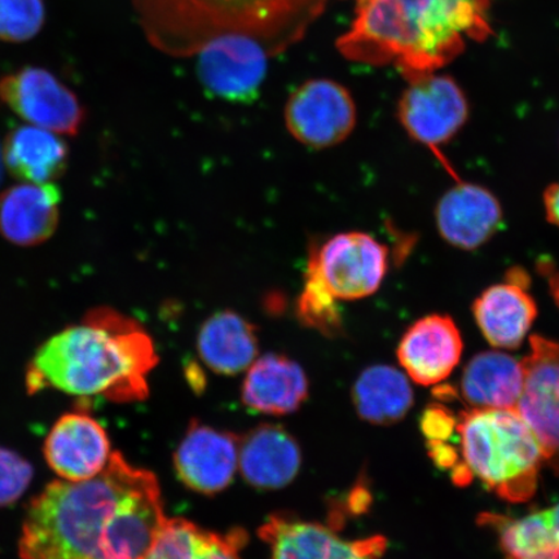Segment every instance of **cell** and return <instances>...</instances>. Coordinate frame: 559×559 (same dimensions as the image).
Wrapping results in <instances>:
<instances>
[{
	"label": "cell",
	"mask_w": 559,
	"mask_h": 559,
	"mask_svg": "<svg viewBox=\"0 0 559 559\" xmlns=\"http://www.w3.org/2000/svg\"><path fill=\"white\" fill-rule=\"evenodd\" d=\"M479 522L498 531L508 559H559V539L551 528L547 510L519 520L485 514Z\"/></svg>",
	"instance_id": "cell-25"
},
{
	"label": "cell",
	"mask_w": 559,
	"mask_h": 559,
	"mask_svg": "<svg viewBox=\"0 0 559 559\" xmlns=\"http://www.w3.org/2000/svg\"><path fill=\"white\" fill-rule=\"evenodd\" d=\"M389 249L365 233H345L312 248L309 264L338 302L374 295L389 271Z\"/></svg>",
	"instance_id": "cell-7"
},
{
	"label": "cell",
	"mask_w": 559,
	"mask_h": 559,
	"mask_svg": "<svg viewBox=\"0 0 559 559\" xmlns=\"http://www.w3.org/2000/svg\"><path fill=\"white\" fill-rule=\"evenodd\" d=\"M430 456L439 467L453 469L459 464L456 450L445 442H428Z\"/></svg>",
	"instance_id": "cell-30"
},
{
	"label": "cell",
	"mask_w": 559,
	"mask_h": 559,
	"mask_svg": "<svg viewBox=\"0 0 559 559\" xmlns=\"http://www.w3.org/2000/svg\"><path fill=\"white\" fill-rule=\"evenodd\" d=\"M33 475L31 463L19 453L0 447V508L16 502L29 488Z\"/></svg>",
	"instance_id": "cell-28"
},
{
	"label": "cell",
	"mask_w": 559,
	"mask_h": 559,
	"mask_svg": "<svg viewBox=\"0 0 559 559\" xmlns=\"http://www.w3.org/2000/svg\"><path fill=\"white\" fill-rule=\"evenodd\" d=\"M61 193L55 183H23L0 193V235L19 247H35L55 234Z\"/></svg>",
	"instance_id": "cell-17"
},
{
	"label": "cell",
	"mask_w": 559,
	"mask_h": 559,
	"mask_svg": "<svg viewBox=\"0 0 559 559\" xmlns=\"http://www.w3.org/2000/svg\"><path fill=\"white\" fill-rule=\"evenodd\" d=\"M362 2V0H358V3Z\"/></svg>",
	"instance_id": "cell-35"
},
{
	"label": "cell",
	"mask_w": 559,
	"mask_h": 559,
	"mask_svg": "<svg viewBox=\"0 0 559 559\" xmlns=\"http://www.w3.org/2000/svg\"><path fill=\"white\" fill-rule=\"evenodd\" d=\"M0 102L27 123L59 135L79 134L86 116L73 91L37 67L3 75Z\"/></svg>",
	"instance_id": "cell-8"
},
{
	"label": "cell",
	"mask_w": 559,
	"mask_h": 559,
	"mask_svg": "<svg viewBox=\"0 0 559 559\" xmlns=\"http://www.w3.org/2000/svg\"><path fill=\"white\" fill-rule=\"evenodd\" d=\"M309 394L304 369L284 355L267 354L250 366L242 402L261 414L283 416L300 407Z\"/></svg>",
	"instance_id": "cell-18"
},
{
	"label": "cell",
	"mask_w": 559,
	"mask_h": 559,
	"mask_svg": "<svg viewBox=\"0 0 559 559\" xmlns=\"http://www.w3.org/2000/svg\"><path fill=\"white\" fill-rule=\"evenodd\" d=\"M253 324L234 311H219L202 324L198 348L215 373L234 376L250 368L260 352Z\"/></svg>",
	"instance_id": "cell-20"
},
{
	"label": "cell",
	"mask_w": 559,
	"mask_h": 559,
	"mask_svg": "<svg viewBox=\"0 0 559 559\" xmlns=\"http://www.w3.org/2000/svg\"><path fill=\"white\" fill-rule=\"evenodd\" d=\"M463 355V338L447 314H429L404 333L397 359L412 381L430 386L447 379Z\"/></svg>",
	"instance_id": "cell-14"
},
{
	"label": "cell",
	"mask_w": 559,
	"mask_h": 559,
	"mask_svg": "<svg viewBox=\"0 0 559 559\" xmlns=\"http://www.w3.org/2000/svg\"><path fill=\"white\" fill-rule=\"evenodd\" d=\"M456 417L442 405H431L421 418V429L428 442H445L456 430Z\"/></svg>",
	"instance_id": "cell-29"
},
{
	"label": "cell",
	"mask_w": 559,
	"mask_h": 559,
	"mask_svg": "<svg viewBox=\"0 0 559 559\" xmlns=\"http://www.w3.org/2000/svg\"><path fill=\"white\" fill-rule=\"evenodd\" d=\"M295 438L276 425H261L250 431L239 449V465L248 484L262 489L288 486L300 467Z\"/></svg>",
	"instance_id": "cell-19"
},
{
	"label": "cell",
	"mask_w": 559,
	"mask_h": 559,
	"mask_svg": "<svg viewBox=\"0 0 559 559\" xmlns=\"http://www.w3.org/2000/svg\"><path fill=\"white\" fill-rule=\"evenodd\" d=\"M544 209L551 225L559 227V181L544 193Z\"/></svg>",
	"instance_id": "cell-31"
},
{
	"label": "cell",
	"mask_w": 559,
	"mask_h": 559,
	"mask_svg": "<svg viewBox=\"0 0 559 559\" xmlns=\"http://www.w3.org/2000/svg\"><path fill=\"white\" fill-rule=\"evenodd\" d=\"M156 365L155 346L134 320L114 310H95L81 325L52 335L37 349L27 368L26 389L29 394L55 389L138 402L148 395L146 376Z\"/></svg>",
	"instance_id": "cell-4"
},
{
	"label": "cell",
	"mask_w": 559,
	"mask_h": 559,
	"mask_svg": "<svg viewBox=\"0 0 559 559\" xmlns=\"http://www.w3.org/2000/svg\"><path fill=\"white\" fill-rule=\"evenodd\" d=\"M542 270L545 277L548 278L551 297H554L556 304L559 307V271H556V269L551 267L548 262L542 264Z\"/></svg>",
	"instance_id": "cell-32"
},
{
	"label": "cell",
	"mask_w": 559,
	"mask_h": 559,
	"mask_svg": "<svg viewBox=\"0 0 559 559\" xmlns=\"http://www.w3.org/2000/svg\"><path fill=\"white\" fill-rule=\"evenodd\" d=\"M522 388V362L500 352L475 355L461 379V394L475 409H515Z\"/></svg>",
	"instance_id": "cell-22"
},
{
	"label": "cell",
	"mask_w": 559,
	"mask_h": 559,
	"mask_svg": "<svg viewBox=\"0 0 559 559\" xmlns=\"http://www.w3.org/2000/svg\"><path fill=\"white\" fill-rule=\"evenodd\" d=\"M488 5V0H362L337 48L361 64H393L411 81L449 64L467 40H485L491 33Z\"/></svg>",
	"instance_id": "cell-3"
},
{
	"label": "cell",
	"mask_w": 559,
	"mask_h": 559,
	"mask_svg": "<svg viewBox=\"0 0 559 559\" xmlns=\"http://www.w3.org/2000/svg\"><path fill=\"white\" fill-rule=\"evenodd\" d=\"M260 535L272 559H377L384 549L382 537L346 542L321 524L285 516H272Z\"/></svg>",
	"instance_id": "cell-15"
},
{
	"label": "cell",
	"mask_w": 559,
	"mask_h": 559,
	"mask_svg": "<svg viewBox=\"0 0 559 559\" xmlns=\"http://www.w3.org/2000/svg\"><path fill=\"white\" fill-rule=\"evenodd\" d=\"M353 400L362 419L373 425H391L408 414L414 405V391L400 370L374 366L355 382Z\"/></svg>",
	"instance_id": "cell-24"
},
{
	"label": "cell",
	"mask_w": 559,
	"mask_h": 559,
	"mask_svg": "<svg viewBox=\"0 0 559 559\" xmlns=\"http://www.w3.org/2000/svg\"><path fill=\"white\" fill-rule=\"evenodd\" d=\"M242 530L221 535L187 520H165L142 559H241Z\"/></svg>",
	"instance_id": "cell-23"
},
{
	"label": "cell",
	"mask_w": 559,
	"mask_h": 559,
	"mask_svg": "<svg viewBox=\"0 0 559 559\" xmlns=\"http://www.w3.org/2000/svg\"><path fill=\"white\" fill-rule=\"evenodd\" d=\"M473 314L481 334L493 347L521 346L537 318L527 272L509 270L504 283L489 286L474 300Z\"/></svg>",
	"instance_id": "cell-11"
},
{
	"label": "cell",
	"mask_w": 559,
	"mask_h": 559,
	"mask_svg": "<svg viewBox=\"0 0 559 559\" xmlns=\"http://www.w3.org/2000/svg\"><path fill=\"white\" fill-rule=\"evenodd\" d=\"M328 0H132L157 51L195 62L201 85L229 103H250L270 62L299 44Z\"/></svg>",
	"instance_id": "cell-1"
},
{
	"label": "cell",
	"mask_w": 559,
	"mask_h": 559,
	"mask_svg": "<svg viewBox=\"0 0 559 559\" xmlns=\"http://www.w3.org/2000/svg\"><path fill=\"white\" fill-rule=\"evenodd\" d=\"M157 478L120 453L82 481L55 480L35 496L21 559H142L165 522Z\"/></svg>",
	"instance_id": "cell-2"
},
{
	"label": "cell",
	"mask_w": 559,
	"mask_h": 559,
	"mask_svg": "<svg viewBox=\"0 0 559 559\" xmlns=\"http://www.w3.org/2000/svg\"><path fill=\"white\" fill-rule=\"evenodd\" d=\"M547 513H548L550 526H551V528L555 530V533L559 539V504H557L555 508L548 509Z\"/></svg>",
	"instance_id": "cell-33"
},
{
	"label": "cell",
	"mask_w": 559,
	"mask_h": 559,
	"mask_svg": "<svg viewBox=\"0 0 559 559\" xmlns=\"http://www.w3.org/2000/svg\"><path fill=\"white\" fill-rule=\"evenodd\" d=\"M44 453L53 473L68 481L96 477L111 456L107 431L86 414L61 416L46 438Z\"/></svg>",
	"instance_id": "cell-12"
},
{
	"label": "cell",
	"mask_w": 559,
	"mask_h": 559,
	"mask_svg": "<svg viewBox=\"0 0 559 559\" xmlns=\"http://www.w3.org/2000/svg\"><path fill=\"white\" fill-rule=\"evenodd\" d=\"M356 105L345 86L331 80H311L299 86L285 107L293 138L313 150L331 148L346 140L356 124Z\"/></svg>",
	"instance_id": "cell-10"
},
{
	"label": "cell",
	"mask_w": 559,
	"mask_h": 559,
	"mask_svg": "<svg viewBox=\"0 0 559 559\" xmlns=\"http://www.w3.org/2000/svg\"><path fill=\"white\" fill-rule=\"evenodd\" d=\"M504 214L487 188L461 179L439 200L436 221L443 240L461 250H475L498 233Z\"/></svg>",
	"instance_id": "cell-13"
},
{
	"label": "cell",
	"mask_w": 559,
	"mask_h": 559,
	"mask_svg": "<svg viewBox=\"0 0 559 559\" xmlns=\"http://www.w3.org/2000/svg\"><path fill=\"white\" fill-rule=\"evenodd\" d=\"M7 170L23 183H53L67 169L68 146L61 135L21 126L2 144Z\"/></svg>",
	"instance_id": "cell-21"
},
{
	"label": "cell",
	"mask_w": 559,
	"mask_h": 559,
	"mask_svg": "<svg viewBox=\"0 0 559 559\" xmlns=\"http://www.w3.org/2000/svg\"><path fill=\"white\" fill-rule=\"evenodd\" d=\"M239 465L234 436L193 423L175 453V467L187 487L214 495L228 487Z\"/></svg>",
	"instance_id": "cell-16"
},
{
	"label": "cell",
	"mask_w": 559,
	"mask_h": 559,
	"mask_svg": "<svg viewBox=\"0 0 559 559\" xmlns=\"http://www.w3.org/2000/svg\"><path fill=\"white\" fill-rule=\"evenodd\" d=\"M46 21L45 0H0V39L23 44L37 35Z\"/></svg>",
	"instance_id": "cell-27"
},
{
	"label": "cell",
	"mask_w": 559,
	"mask_h": 559,
	"mask_svg": "<svg viewBox=\"0 0 559 559\" xmlns=\"http://www.w3.org/2000/svg\"><path fill=\"white\" fill-rule=\"evenodd\" d=\"M409 82L397 105V118L416 143L435 153L445 170L460 179L440 148L459 134L469 117L463 90L450 76L435 73Z\"/></svg>",
	"instance_id": "cell-6"
},
{
	"label": "cell",
	"mask_w": 559,
	"mask_h": 559,
	"mask_svg": "<svg viewBox=\"0 0 559 559\" xmlns=\"http://www.w3.org/2000/svg\"><path fill=\"white\" fill-rule=\"evenodd\" d=\"M521 360L523 388L516 412L533 430L551 469L559 474V342L533 335Z\"/></svg>",
	"instance_id": "cell-9"
},
{
	"label": "cell",
	"mask_w": 559,
	"mask_h": 559,
	"mask_svg": "<svg viewBox=\"0 0 559 559\" xmlns=\"http://www.w3.org/2000/svg\"><path fill=\"white\" fill-rule=\"evenodd\" d=\"M338 304V300H335L320 283L318 276L307 269L305 288L297 304L300 321L333 337L342 331Z\"/></svg>",
	"instance_id": "cell-26"
},
{
	"label": "cell",
	"mask_w": 559,
	"mask_h": 559,
	"mask_svg": "<svg viewBox=\"0 0 559 559\" xmlns=\"http://www.w3.org/2000/svg\"><path fill=\"white\" fill-rule=\"evenodd\" d=\"M4 170H5V167H4V163H3L2 144H0V183H2Z\"/></svg>",
	"instance_id": "cell-34"
},
{
	"label": "cell",
	"mask_w": 559,
	"mask_h": 559,
	"mask_svg": "<svg viewBox=\"0 0 559 559\" xmlns=\"http://www.w3.org/2000/svg\"><path fill=\"white\" fill-rule=\"evenodd\" d=\"M464 465L499 498L527 501L536 492L544 456L516 409H475L457 418Z\"/></svg>",
	"instance_id": "cell-5"
}]
</instances>
